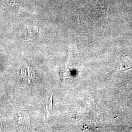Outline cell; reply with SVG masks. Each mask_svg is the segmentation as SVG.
<instances>
[{
  "label": "cell",
  "mask_w": 132,
  "mask_h": 132,
  "mask_svg": "<svg viewBox=\"0 0 132 132\" xmlns=\"http://www.w3.org/2000/svg\"><path fill=\"white\" fill-rule=\"evenodd\" d=\"M132 69V59L130 57L125 56L122 57L111 72L127 71Z\"/></svg>",
  "instance_id": "1"
}]
</instances>
